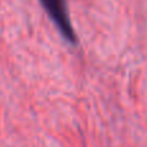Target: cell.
<instances>
[{"mask_svg": "<svg viewBox=\"0 0 147 147\" xmlns=\"http://www.w3.org/2000/svg\"><path fill=\"white\" fill-rule=\"evenodd\" d=\"M39 1L43 5L44 10L49 16V18L57 26L61 35L69 43L76 44L78 38H76L71 20H70L66 0H39Z\"/></svg>", "mask_w": 147, "mask_h": 147, "instance_id": "6da1fadb", "label": "cell"}]
</instances>
